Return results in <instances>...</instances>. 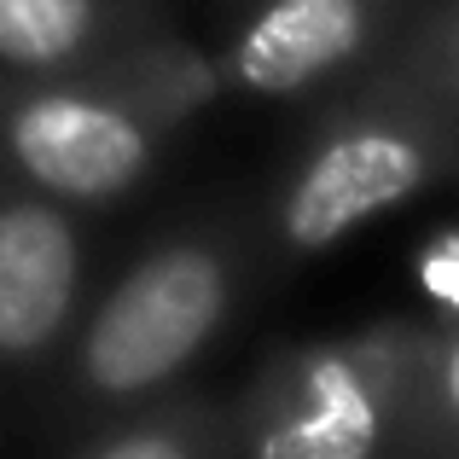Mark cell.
<instances>
[{
  "instance_id": "obj_1",
  "label": "cell",
  "mask_w": 459,
  "mask_h": 459,
  "mask_svg": "<svg viewBox=\"0 0 459 459\" xmlns=\"http://www.w3.org/2000/svg\"><path fill=\"white\" fill-rule=\"evenodd\" d=\"M245 285V238L233 227H186L88 308L65 343V413H134L157 402L233 320Z\"/></svg>"
},
{
  "instance_id": "obj_2",
  "label": "cell",
  "mask_w": 459,
  "mask_h": 459,
  "mask_svg": "<svg viewBox=\"0 0 459 459\" xmlns=\"http://www.w3.org/2000/svg\"><path fill=\"white\" fill-rule=\"evenodd\" d=\"M442 180H459L454 128L413 100L349 82L285 163L262 227L285 262H303L425 198Z\"/></svg>"
},
{
  "instance_id": "obj_3",
  "label": "cell",
  "mask_w": 459,
  "mask_h": 459,
  "mask_svg": "<svg viewBox=\"0 0 459 459\" xmlns=\"http://www.w3.org/2000/svg\"><path fill=\"white\" fill-rule=\"evenodd\" d=\"M425 320H372L360 332L280 349L227 407L233 459H384L395 454L407 378Z\"/></svg>"
},
{
  "instance_id": "obj_4",
  "label": "cell",
  "mask_w": 459,
  "mask_h": 459,
  "mask_svg": "<svg viewBox=\"0 0 459 459\" xmlns=\"http://www.w3.org/2000/svg\"><path fill=\"white\" fill-rule=\"evenodd\" d=\"M169 128L100 70L0 82V169L70 210L117 204L157 169Z\"/></svg>"
},
{
  "instance_id": "obj_5",
  "label": "cell",
  "mask_w": 459,
  "mask_h": 459,
  "mask_svg": "<svg viewBox=\"0 0 459 459\" xmlns=\"http://www.w3.org/2000/svg\"><path fill=\"white\" fill-rule=\"evenodd\" d=\"M88 285V238L70 204L0 169V372L30 378L65 355Z\"/></svg>"
},
{
  "instance_id": "obj_6",
  "label": "cell",
  "mask_w": 459,
  "mask_h": 459,
  "mask_svg": "<svg viewBox=\"0 0 459 459\" xmlns=\"http://www.w3.org/2000/svg\"><path fill=\"white\" fill-rule=\"evenodd\" d=\"M413 0H256L221 47L227 100H308L378 58Z\"/></svg>"
},
{
  "instance_id": "obj_7",
  "label": "cell",
  "mask_w": 459,
  "mask_h": 459,
  "mask_svg": "<svg viewBox=\"0 0 459 459\" xmlns=\"http://www.w3.org/2000/svg\"><path fill=\"white\" fill-rule=\"evenodd\" d=\"M146 30L152 0H0V82L76 76Z\"/></svg>"
},
{
  "instance_id": "obj_8",
  "label": "cell",
  "mask_w": 459,
  "mask_h": 459,
  "mask_svg": "<svg viewBox=\"0 0 459 459\" xmlns=\"http://www.w3.org/2000/svg\"><path fill=\"white\" fill-rule=\"evenodd\" d=\"M93 70H100L111 88H123L152 123L169 128V134L186 128L192 117H204L215 100H227L221 47H192V41L163 35V30L134 35L128 47H117V53L100 58Z\"/></svg>"
},
{
  "instance_id": "obj_9",
  "label": "cell",
  "mask_w": 459,
  "mask_h": 459,
  "mask_svg": "<svg viewBox=\"0 0 459 459\" xmlns=\"http://www.w3.org/2000/svg\"><path fill=\"white\" fill-rule=\"evenodd\" d=\"M349 82L425 105L459 134V0H413L395 35L378 47V58Z\"/></svg>"
},
{
  "instance_id": "obj_10",
  "label": "cell",
  "mask_w": 459,
  "mask_h": 459,
  "mask_svg": "<svg viewBox=\"0 0 459 459\" xmlns=\"http://www.w3.org/2000/svg\"><path fill=\"white\" fill-rule=\"evenodd\" d=\"M395 454L402 459H459V320H430L419 343L413 378H407L402 425H395Z\"/></svg>"
},
{
  "instance_id": "obj_11",
  "label": "cell",
  "mask_w": 459,
  "mask_h": 459,
  "mask_svg": "<svg viewBox=\"0 0 459 459\" xmlns=\"http://www.w3.org/2000/svg\"><path fill=\"white\" fill-rule=\"evenodd\" d=\"M88 459H233L227 407L180 395V402H146L111 430Z\"/></svg>"
},
{
  "instance_id": "obj_12",
  "label": "cell",
  "mask_w": 459,
  "mask_h": 459,
  "mask_svg": "<svg viewBox=\"0 0 459 459\" xmlns=\"http://www.w3.org/2000/svg\"><path fill=\"white\" fill-rule=\"evenodd\" d=\"M413 285L430 303V314H437V325L459 320V221L437 227V233L413 250Z\"/></svg>"
}]
</instances>
